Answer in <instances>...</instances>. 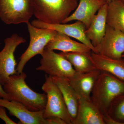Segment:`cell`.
<instances>
[{"instance_id":"1","label":"cell","mask_w":124,"mask_h":124,"mask_svg":"<svg viewBox=\"0 0 124 124\" xmlns=\"http://www.w3.org/2000/svg\"><path fill=\"white\" fill-rule=\"evenodd\" d=\"M26 74L23 71L10 76L2 84L10 100L20 103L30 110L36 111L45 109L46 102L45 93L33 91L25 82Z\"/></svg>"},{"instance_id":"2","label":"cell","mask_w":124,"mask_h":124,"mask_svg":"<svg viewBox=\"0 0 124 124\" xmlns=\"http://www.w3.org/2000/svg\"><path fill=\"white\" fill-rule=\"evenodd\" d=\"M124 93V81L101 71L91 92V100L104 116L112 102Z\"/></svg>"},{"instance_id":"3","label":"cell","mask_w":124,"mask_h":124,"mask_svg":"<svg viewBox=\"0 0 124 124\" xmlns=\"http://www.w3.org/2000/svg\"><path fill=\"white\" fill-rule=\"evenodd\" d=\"M33 15L50 24L62 23L78 5V0H33Z\"/></svg>"},{"instance_id":"4","label":"cell","mask_w":124,"mask_h":124,"mask_svg":"<svg viewBox=\"0 0 124 124\" xmlns=\"http://www.w3.org/2000/svg\"><path fill=\"white\" fill-rule=\"evenodd\" d=\"M42 89L46 96L44 113V118L58 117L66 124H72L71 118L62 93L50 76L46 75L45 81Z\"/></svg>"},{"instance_id":"5","label":"cell","mask_w":124,"mask_h":124,"mask_svg":"<svg viewBox=\"0 0 124 124\" xmlns=\"http://www.w3.org/2000/svg\"><path fill=\"white\" fill-rule=\"evenodd\" d=\"M30 36L29 46L21 55L16 70L18 74L23 72L25 65L32 58L37 54L41 55L47 44L54 37L57 31L53 29L35 27L27 23Z\"/></svg>"},{"instance_id":"6","label":"cell","mask_w":124,"mask_h":124,"mask_svg":"<svg viewBox=\"0 0 124 124\" xmlns=\"http://www.w3.org/2000/svg\"><path fill=\"white\" fill-rule=\"evenodd\" d=\"M33 11V0H0V19L5 24L27 23Z\"/></svg>"},{"instance_id":"7","label":"cell","mask_w":124,"mask_h":124,"mask_svg":"<svg viewBox=\"0 0 124 124\" xmlns=\"http://www.w3.org/2000/svg\"><path fill=\"white\" fill-rule=\"evenodd\" d=\"M40 65L37 71L44 72L48 75L68 78L73 76L76 72L72 64L60 54L45 48L41 54Z\"/></svg>"},{"instance_id":"8","label":"cell","mask_w":124,"mask_h":124,"mask_svg":"<svg viewBox=\"0 0 124 124\" xmlns=\"http://www.w3.org/2000/svg\"><path fill=\"white\" fill-rule=\"evenodd\" d=\"M95 49V53L120 60L124 53V32L107 24L105 35Z\"/></svg>"},{"instance_id":"9","label":"cell","mask_w":124,"mask_h":124,"mask_svg":"<svg viewBox=\"0 0 124 124\" xmlns=\"http://www.w3.org/2000/svg\"><path fill=\"white\" fill-rule=\"evenodd\" d=\"M26 42L24 38L16 33L4 40V46L0 51V81L1 85L10 76L17 73L16 69L17 63L15 51L18 46Z\"/></svg>"},{"instance_id":"10","label":"cell","mask_w":124,"mask_h":124,"mask_svg":"<svg viewBox=\"0 0 124 124\" xmlns=\"http://www.w3.org/2000/svg\"><path fill=\"white\" fill-rule=\"evenodd\" d=\"M0 106L7 109L10 115L18 119V124H48L47 119L44 117V110L31 111L20 103L1 98Z\"/></svg>"},{"instance_id":"11","label":"cell","mask_w":124,"mask_h":124,"mask_svg":"<svg viewBox=\"0 0 124 124\" xmlns=\"http://www.w3.org/2000/svg\"><path fill=\"white\" fill-rule=\"evenodd\" d=\"M31 24L37 28L53 29L58 32L67 35L83 43L89 47L92 51L95 52L94 46L85 35L86 27L84 23L79 21L71 24L59 23L50 24L40 22L37 19L32 20Z\"/></svg>"},{"instance_id":"12","label":"cell","mask_w":124,"mask_h":124,"mask_svg":"<svg viewBox=\"0 0 124 124\" xmlns=\"http://www.w3.org/2000/svg\"><path fill=\"white\" fill-rule=\"evenodd\" d=\"M101 71L98 69L85 72H76L66 78L78 97L90 100L91 92Z\"/></svg>"},{"instance_id":"13","label":"cell","mask_w":124,"mask_h":124,"mask_svg":"<svg viewBox=\"0 0 124 124\" xmlns=\"http://www.w3.org/2000/svg\"><path fill=\"white\" fill-rule=\"evenodd\" d=\"M79 0V2L74 12L65 19L62 23H67L74 20L79 21L84 23L87 29L96 13L107 2L106 0Z\"/></svg>"},{"instance_id":"14","label":"cell","mask_w":124,"mask_h":124,"mask_svg":"<svg viewBox=\"0 0 124 124\" xmlns=\"http://www.w3.org/2000/svg\"><path fill=\"white\" fill-rule=\"evenodd\" d=\"M78 97L77 114L72 124H105L104 115L91 99Z\"/></svg>"},{"instance_id":"15","label":"cell","mask_w":124,"mask_h":124,"mask_svg":"<svg viewBox=\"0 0 124 124\" xmlns=\"http://www.w3.org/2000/svg\"><path fill=\"white\" fill-rule=\"evenodd\" d=\"M108 3H106L99 10L91 20L89 26L85 33L88 39L94 48L100 42L105 35L107 26Z\"/></svg>"},{"instance_id":"16","label":"cell","mask_w":124,"mask_h":124,"mask_svg":"<svg viewBox=\"0 0 124 124\" xmlns=\"http://www.w3.org/2000/svg\"><path fill=\"white\" fill-rule=\"evenodd\" d=\"M89 57L96 69L110 73L124 81V63L121 59L111 58L92 51Z\"/></svg>"},{"instance_id":"17","label":"cell","mask_w":124,"mask_h":124,"mask_svg":"<svg viewBox=\"0 0 124 124\" xmlns=\"http://www.w3.org/2000/svg\"><path fill=\"white\" fill-rule=\"evenodd\" d=\"M45 47L51 50H59L62 52L89 53L92 51L83 43L73 40L67 35L58 32Z\"/></svg>"},{"instance_id":"18","label":"cell","mask_w":124,"mask_h":124,"mask_svg":"<svg viewBox=\"0 0 124 124\" xmlns=\"http://www.w3.org/2000/svg\"><path fill=\"white\" fill-rule=\"evenodd\" d=\"M51 78L62 93L71 118L72 123L77 114L79 99L78 95L66 78L55 76Z\"/></svg>"},{"instance_id":"19","label":"cell","mask_w":124,"mask_h":124,"mask_svg":"<svg viewBox=\"0 0 124 124\" xmlns=\"http://www.w3.org/2000/svg\"><path fill=\"white\" fill-rule=\"evenodd\" d=\"M107 24L124 32V3L121 0L108 3Z\"/></svg>"},{"instance_id":"20","label":"cell","mask_w":124,"mask_h":124,"mask_svg":"<svg viewBox=\"0 0 124 124\" xmlns=\"http://www.w3.org/2000/svg\"><path fill=\"white\" fill-rule=\"evenodd\" d=\"M90 53L62 52L59 54L69 61L76 72H85L97 69L90 58Z\"/></svg>"},{"instance_id":"21","label":"cell","mask_w":124,"mask_h":124,"mask_svg":"<svg viewBox=\"0 0 124 124\" xmlns=\"http://www.w3.org/2000/svg\"><path fill=\"white\" fill-rule=\"evenodd\" d=\"M104 119L105 124H124V93L112 102Z\"/></svg>"},{"instance_id":"22","label":"cell","mask_w":124,"mask_h":124,"mask_svg":"<svg viewBox=\"0 0 124 124\" xmlns=\"http://www.w3.org/2000/svg\"><path fill=\"white\" fill-rule=\"evenodd\" d=\"M0 119H1L6 124H16L6 114V108L0 106Z\"/></svg>"},{"instance_id":"23","label":"cell","mask_w":124,"mask_h":124,"mask_svg":"<svg viewBox=\"0 0 124 124\" xmlns=\"http://www.w3.org/2000/svg\"><path fill=\"white\" fill-rule=\"evenodd\" d=\"M46 119L48 124H66L62 120L58 117H52Z\"/></svg>"},{"instance_id":"24","label":"cell","mask_w":124,"mask_h":124,"mask_svg":"<svg viewBox=\"0 0 124 124\" xmlns=\"http://www.w3.org/2000/svg\"><path fill=\"white\" fill-rule=\"evenodd\" d=\"M0 98L10 100L9 97L7 93L5 92L2 85L1 84L0 81Z\"/></svg>"},{"instance_id":"25","label":"cell","mask_w":124,"mask_h":124,"mask_svg":"<svg viewBox=\"0 0 124 124\" xmlns=\"http://www.w3.org/2000/svg\"><path fill=\"white\" fill-rule=\"evenodd\" d=\"M121 60L123 61V62L124 63V53L123 54V55H122V58H121Z\"/></svg>"},{"instance_id":"26","label":"cell","mask_w":124,"mask_h":124,"mask_svg":"<svg viewBox=\"0 0 124 124\" xmlns=\"http://www.w3.org/2000/svg\"><path fill=\"white\" fill-rule=\"evenodd\" d=\"M106 0L107 3H109V2H110L112 0Z\"/></svg>"},{"instance_id":"27","label":"cell","mask_w":124,"mask_h":124,"mask_svg":"<svg viewBox=\"0 0 124 124\" xmlns=\"http://www.w3.org/2000/svg\"><path fill=\"white\" fill-rule=\"evenodd\" d=\"M121 0L124 3V0Z\"/></svg>"},{"instance_id":"28","label":"cell","mask_w":124,"mask_h":124,"mask_svg":"<svg viewBox=\"0 0 124 124\" xmlns=\"http://www.w3.org/2000/svg\"></svg>"}]
</instances>
